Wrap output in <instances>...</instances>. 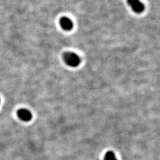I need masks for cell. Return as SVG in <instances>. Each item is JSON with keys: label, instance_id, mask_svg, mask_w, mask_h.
Listing matches in <instances>:
<instances>
[{"label": "cell", "instance_id": "cell-1", "mask_svg": "<svg viewBox=\"0 0 160 160\" xmlns=\"http://www.w3.org/2000/svg\"><path fill=\"white\" fill-rule=\"evenodd\" d=\"M63 58L66 64L71 67H78L81 62L80 57L76 54L71 52H65L63 55Z\"/></svg>", "mask_w": 160, "mask_h": 160}, {"label": "cell", "instance_id": "cell-2", "mask_svg": "<svg viewBox=\"0 0 160 160\" xmlns=\"http://www.w3.org/2000/svg\"><path fill=\"white\" fill-rule=\"evenodd\" d=\"M127 2L132 9L137 13H141L145 10L144 5L139 0H127Z\"/></svg>", "mask_w": 160, "mask_h": 160}, {"label": "cell", "instance_id": "cell-3", "mask_svg": "<svg viewBox=\"0 0 160 160\" xmlns=\"http://www.w3.org/2000/svg\"><path fill=\"white\" fill-rule=\"evenodd\" d=\"M17 114L18 117L24 122H29L32 119V113L26 109H19L17 112Z\"/></svg>", "mask_w": 160, "mask_h": 160}, {"label": "cell", "instance_id": "cell-4", "mask_svg": "<svg viewBox=\"0 0 160 160\" xmlns=\"http://www.w3.org/2000/svg\"><path fill=\"white\" fill-rule=\"evenodd\" d=\"M59 23L61 27L65 30L69 31L73 28V23L72 22L71 20H70L68 17H62L60 19Z\"/></svg>", "mask_w": 160, "mask_h": 160}, {"label": "cell", "instance_id": "cell-5", "mask_svg": "<svg viewBox=\"0 0 160 160\" xmlns=\"http://www.w3.org/2000/svg\"><path fill=\"white\" fill-rule=\"evenodd\" d=\"M104 160H117L116 159L114 153L112 151H108L104 156Z\"/></svg>", "mask_w": 160, "mask_h": 160}]
</instances>
